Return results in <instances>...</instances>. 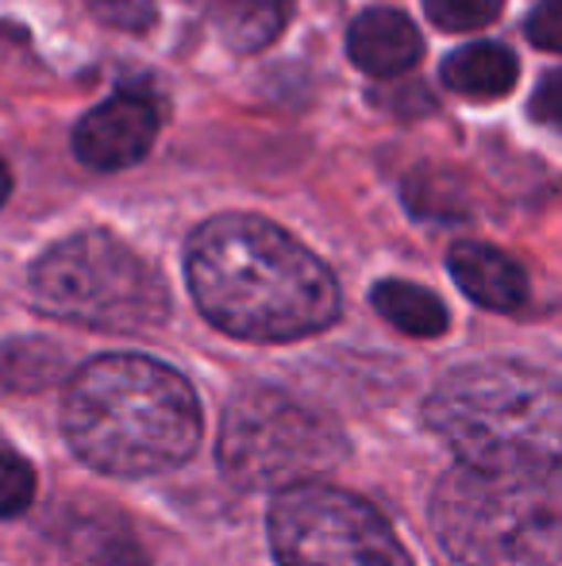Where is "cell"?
I'll use <instances>...</instances> for the list:
<instances>
[{
    "label": "cell",
    "instance_id": "6da1fadb",
    "mask_svg": "<svg viewBox=\"0 0 562 566\" xmlns=\"http://www.w3.org/2000/svg\"><path fill=\"white\" fill-rule=\"evenodd\" d=\"M185 277L212 328L251 343H293L339 316V282L305 243L251 212L193 231Z\"/></svg>",
    "mask_w": 562,
    "mask_h": 566
},
{
    "label": "cell",
    "instance_id": "7a4b0ae2",
    "mask_svg": "<svg viewBox=\"0 0 562 566\" xmlns=\"http://www.w3.org/2000/svg\"><path fill=\"white\" fill-rule=\"evenodd\" d=\"M62 432L100 474H166L201 443V401L173 366L147 355H100L70 381Z\"/></svg>",
    "mask_w": 562,
    "mask_h": 566
},
{
    "label": "cell",
    "instance_id": "3957f363",
    "mask_svg": "<svg viewBox=\"0 0 562 566\" xmlns=\"http://www.w3.org/2000/svg\"><path fill=\"white\" fill-rule=\"evenodd\" d=\"M424 420L470 467H559L562 394L555 374L540 366L512 358L455 366L424 401Z\"/></svg>",
    "mask_w": 562,
    "mask_h": 566
},
{
    "label": "cell",
    "instance_id": "277c9868",
    "mask_svg": "<svg viewBox=\"0 0 562 566\" xmlns=\"http://www.w3.org/2000/svg\"><path fill=\"white\" fill-rule=\"evenodd\" d=\"M432 528L455 566H562L559 467L458 462L432 490Z\"/></svg>",
    "mask_w": 562,
    "mask_h": 566
},
{
    "label": "cell",
    "instance_id": "5b68a950",
    "mask_svg": "<svg viewBox=\"0 0 562 566\" xmlns=\"http://www.w3.org/2000/svg\"><path fill=\"white\" fill-rule=\"evenodd\" d=\"M31 301L54 321L89 332L139 336L170 316V293L139 251L108 231L54 243L31 266Z\"/></svg>",
    "mask_w": 562,
    "mask_h": 566
},
{
    "label": "cell",
    "instance_id": "8992f818",
    "mask_svg": "<svg viewBox=\"0 0 562 566\" xmlns=\"http://www.w3.org/2000/svg\"><path fill=\"white\" fill-rule=\"evenodd\" d=\"M347 459V436L320 409L271 386L232 397L220 420V470L240 490H285Z\"/></svg>",
    "mask_w": 562,
    "mask_h": 566
},
{
    "label": "cell",
    "instance_id": "52a82bcc",
    "mask_svg": "<svg viewBox=\"0 0 562 566\" xmlns=\"http://www.w3.org/2000/svg\"><path fill=\"white\" fill-rule=\"evenodd\" d=\"M266 528L278 566H413L367 497L316 478L278 490Z\"/></svg>",
    "mask_w": 562,
    "mask_h": 566
},
{
    "label": "cell",
    "instance_id": "ba28073f",
    "mask_svg": "<svg viewBox=\"0 0 562 566\" xmlns=\"http://www.w3.org/2000/svg\"><path fill=\"white\" fill-rule=\"evenodd\" d=\"M158 139V108L147 97L120 93L97 105L74 127V155L89 170H124L136 166Z\"/></svg>",
    "mask_w": 562,
    "mask_h": 566
},
{
    "label": "cell",
    "instance_id": "9c48e42d",
    "mask_svg": "<svg viewBox=\"0 0 562 566\" xmlns=\"http://www.w3.org/2000/svg\"><path fill=\"white\" fill-rule=\"evenodd\" d=\"M347 54L370 77H397L421 62L424 39L397 8H370L347 31Z\"/></svg>",
    "mask_w": 562,
    "mask_h": 566
},
{
    "label": "cell",
    "instance_id": "30bf717a",
    "mask_svg": "<svg viewBox=\"0 0 562 566\" xmlns=\"http://www.w3.org/2000/svg\"><path fill=\"white\" fill-rule=\"evenodd\" d=\"M455 285L489 313H517L528 301V274L517 259L489 243H458L447 254Z\"/></svg>",
    "mask_w": 562,
    "mask_h": 566
},
{
    "label": "cell",
    "instance_id": "8fae6325",
    "mask_svg": "<svg viewBox=\"0 0 562 566\" xmlns=\"http://www.w3.org/2000/svg\"><path fill=\"white\" fill-rule=\"evenodd\" d=\"M232 51H263L289 23V0H189Z\"/></svg>",
    "mask_w": 562,
    "mask_h": 566
},
{
    "label": "cell",
    "instance_id": "7c38bea8",
    "mask_svg": "<svg viewBox=\"0 0 562 566\" xmlns=\"http://www.w3.org/2000/svg\"><path fill=\"white\" fill-rule=\"evenodd\" d=\"M517 54L501 43H470L443 62V82L463 97H505L517 85Z\"/></svg>",
    "mask_w": 562,
    "mask_h": 566
},
{
    "label": "cell",
    "instance_id": "4fadbf2b",
    "mask_svg": "<svg viewBox=\"0 0 562 566\" xmlns=\"http://www.w3.org/2000/svg\"><path fill=\"white\" fill-rule=\"evenodd\" d=\"M370 305L378 308L382 321H390L397 332L405 336H416V339H435L447 332V305L435 297L432 290L424 285H413V282H378L370 290Z\"/></svg>",
    "mask_w": 562,
    "mask_h": 566
},
{
    "label": "cell",
    "instance_id": "5bb4252c",
    "mask_svg": "<svg viewBox=\"0 0 562 566\" xmlns=\"http://www.w3.org/2000/svg\"><path fill=\"white\" fill-rule=\"evenodd\" d=\"M62 374V350L51 339H12L0 347V386L35 394Z\"/></svg>",
    "mask_w": 562,
    "mask_h": 566
},
{
    "label": "cell",
    "instance_id": "9a60e30c",
    "mask_svg": "<svg viewBox=\"0 0 562 566\" xmlns=\"http://www.w3.org/2000/svg\"><path fill=\"white\" fill-rule=\"evenodd\" d=\"M405 201L413 205V212H421V217H439V220L466 217V197H463L458 178H450L447 170H435V166H421V170L405 181Z\"/></svg>",
    "mask_w": 562,
    "mask_h": 566
},
{
    "label": "cell",
    "instance_id": "2e32d148",
    "mask_svg": "<svg viewBox=\"0 0 562 566\" xmlns=\"http://www.w3.org/2000/svg\"><path fill=\"white\" fill-rule=\"evenodd\" d=\"M77 563L82 566H142L136 536L124 528H113L105 521H93L89 532H77Z\"/></svg>",
    "mask_w": 562,
    "mask_h": 566
},
{
    "label": "cell",
    "instance_id": "e0dca14e",
    "mask_svg": "<svg viewBox=\"0 0 562 566\" xmlns=\"http://www.w3.org/2000/svg\"><path fill=\"white\" fill-rule=\"evenodd\" d=\"M505 0H424V12L443 31H478L501 15Z\"/></svg>",
    "mask_w": 562,
    "mask_h": 566
},
{
    "label": "cell",
    "instance_id": "ac0fdd59",
    "mask_svg": "<svg viewBox=\"0 0 562 566\" xmlns=\"http://www.w3.org/2000/svg\"><path fill=\"white\" fill-rule=\"evenodd\" d=\"M31 501H35V470L20 454L0 451V521L28 513Z\"/></svg>",
    "mask_w": 562,
    "mask_h": 566
},
{
    "label": "cell",
    "instance_id": "d6986e66",
    "mask_svg": "<svg viewBox=\"0 0 562 566\" xmlns=\"http://www.w3.org/2000/svg\"><path fill=\"white\" fill-rule=\"evenodd\" d=\"M89 12L97 15L100 23L108 28H120V31H131V35H142V31L155 28L158 20V8L155 0H85Z\"/></svg>",
    "mask_w": 562,
    "mask_h": 566
},
{
    "label": "cell",
    "instance_id": "ffe728a7",
    "mask_svg": "<svg viewBox=\"0 0 562 566\" xmlns=\"http://www.w3.org/2000/svg\"><path fill=\"white\" fill-rule=\"evenodd\" d=\"M528 39H532L540 51L555 54L562 46V0H540L536 12L528 15Z\"/></svg>",
    "mask_w": 562,
    "mask_h": 566
},
{
    "label": "cell",
    "instance_id": "44dd1931",
    "mask_svg": "<svg viewBox=\"0 0 562 566\" xmlns=\"http://www.w3.org/2000/svg\"><path fill=\"white\" fill-rule=\"evenodd\" d=\"M532 116L548 127L562 124V74L559 70H551V74L540 82V90H536V97H532Z\"/></svg>",
    "mask_w": 562,
    "mask_h": 566
},
{
    "label": "cell",
    "instance_id": "7402d4cb",
    "mask_svg": "<svg viewBox=\"0 0 562 566\" xmlns=\"http://www.w3.org/2000/svg\"><path fill=\"white\" fill-rule=\"evenodd\" d=\"M8 189H12V178H8V170L0 166V205L8 201Z\"/></svg>",
    "mask_w": 562,
    "mask_h": 566
}]
</instances>
